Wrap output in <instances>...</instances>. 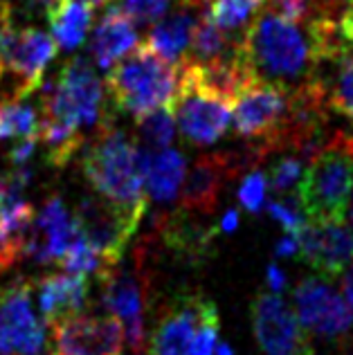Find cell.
<instances>
[{"label": "cell", "mask_w": 353, "mask_h": 355, "mask_svg": "<svg viewBox=\"0 0 353 355\" xmlns=\"http://www.w3.org/2000/svg\"><path fill=\"white\" fill-rule=\"evenodd\" d=\"M266 191H268V178L261 171H252L243 180V184H241L239 200L248 211L257 214L266 205Z\"/></svg>", "instance_id": "33"}, {"label": "cell", "mask_w": 353, "mask_h": 355, "mask_svg": "<svg viewBox=\"0 0 353 355\" xmlns=\"http://www.w3.org/2000/svg\"><path fill=\"white\" fill-rule=\"evenodd\" d=\"M74 223H77L79 236L97 252L108 270L119 266L128 241L137 230L99 196H88L79 202Z\"/></svg>", "instance_id": "12"}, {"label": "cell", "mask_w": 353, "mask_h": 355, "mask_svg": "<svg viewBox=\"0 0 353 355\" xmlns=\"http://www.w3.org/2000/svg\"><path fill=\"white\" fill-rule=\"evenodd\" d=\"M250 317L264 355H315L309 331L282 295L259 293L250 306Z\"/></svg>", "instance_id": "10"}, {"label": "cell", "mask_w": 353, "mask_h": 355, "mask_svg": "<svg viewBox=\"0 0 353 355\" xmlns=\"http://www.w3.org/2000/svg\"><path fill=\"white\" fill-rule=\"evenodd\" d=\"M7 3L12 7V12L18 21H21V18L39 21V18H50L54 7L59 5V0H7Z\"/></svg>", "instance_id": "34"}, {"label": "cell", "mask_w": 353, "mask_h": 355, "mask_svg": "<svg viewBox=\"0 0 353 355\" xmlns=\"http://www.w3.org/2000/svg\"><path fill=\"white\" fill-rule=\"evenodd\" d=\"M81 169L101 200L137 227L146 211V191L140 166V148L124 130L106 119L83 148Z\"/></svg>", "instance_id": "3"}, {"label": "cell", "mask_w": 353, "mask_h": 355, "mask_svg": "<svg viewBox=\"0 0 353 355\" xmlns=\"http://www.w3.org/2000/svg\"><path fill=\"white\" fill-rule=\"evenodd\" d=\"M209 324H221L216 304L198 291L178 293L157 313L153 329L148 333L146 353L191 355L198 333Z\"/></svg>", "instance_id": "7"}, {"label": "cell", "mask_w": 353, "mask_h": 355, "mask_svg": "<svg viewBox=\"0 0 353 355\" xmlns=\"http://www.w3.org/2000/svg\"><path fill=\"white\" fill-rule=\"evenodd\" d=\"M264 5L266 0H212L205 16L218 30L239 36V32L261 12Z\"/></svg>", "instance_id": "25"}, {"label": "cell", "mask_w": 353, "mask_h": 355, "mask_svg": "<svg viewBox=\"0 0 353 355\" xmlns=\"http://www.w3.org/2000/svg\"><path fill=\"white\" fill-rule=\"evenodd\" d=\"M57 355H119L124 347L122 322L113 315H72L52 324Z\"/></svg>", "instance_id": "15"}, {"label": "cell", "mask_w": 353, "mask_h": 355, "mask_svg": "<svg viewBox=\"0 0 353 355\" xmlns=\"http://www.w3.org/2000/svg\"><path fill=\"white\" fill-rule=\"evenodd\" d=\"M79 3H86L90 7H99V5H106L108 0H79Z\"/></svg>", "instance_id": "42"}, {"label": "cell", "mask_w": 353, "mask_h": 355, "mask_svg": "<svg viewBox=\"0 0 353 355\" xmlns=\"http://www.w3.org/2000/svg\"><path fill=\"white\" fill-rule=\"evenodd\" d=\"M216 355H234V351H232L227 344H221V347H216Z\"/></svg>", "instance_id": "41"}, {"label": "cell", "mask_w": 353, "mask_h": 355, "mask_svg": "<svg viewBox=\"0 0 353 355\" xmlns=\"http://www.w3.org/2000/svg\"><path fill=\"white\" fill-rule=\"evenodd\" d=\"M45 324L32 308V284L18 282L0 288V355H41Z\"/></svg>", "instance_id": "11"}, {"label": "cell", "mask_w": 353, "mask_h": 355, "mask_svg": "<svg viewBox=\"0 0 353 355\" xmlns=\"http://www.w3.org/2000/svg\"><path fill=\"white\" fill-rule=\"evenodd\" d=\"M342 291H345V297L349 302V308L353 311V266H349L347 275H345V282H342Z\"/></svg>", "instance_id": "40"}, {"label": "cell", "mask_w": 353, "mask_h": 355, "mask_svg": "<svg viewBox=\"0 0 353 355\" xmlns=\"http://www.w3.org/2000/svg\"><path fill=\"white\" fill-rule=\"evenodd\" d=\"M200 12L196 7H191L187 3H182L178 9L171 14L157 21L151 32H148V39L146 45L151 48L153 52H157L164 61L169 63H180L187 54L191 39H193V32H196V25L200 21Z\"/></svg>", "instance_id": "21"}, {"label": "cell", "mask_w": 353, "mask_h": 355, "mask_svg": "<svg viewBox=\"0 0 353 355\" xmlns=\"http://www.w3.org/2000/svg\"><path fill=\"white\" fill-rule=\"evenodd\" d=\"M88 279L86 275L52 272L36 282V297L45 324H57L72 315L83 313L88 304Z\"/></svg>", "instance_id": "19"}, {"label": "cell", "mask_w": 353, "mask_h": 355, "mask_svg": "<svg viewBox=\"0 0 353 355\" xmlns=\"http://www.w3.org/2000/svg\"><path fill=\"white\" fill-rule=\"evenodd\" d=\"M275 252H277V254H279V257H291V254H297V239L286 234L279 243H277Z\"/></svg>", "instance_id": "38"}, {"label": "cell", "mask_w": 353, "mask_h": 355, "mask_svg": "<svg viewBox=\"0 0 353 355\" xmlns=\"http://www.w3.org/2000/svg\"><path fill=\"white\" fill-rule=\"evenodd\" d=\"M0 272H3V266H0Z\"/></svg>", "instance_id": "44"}, {"label": "cell", "mask_w": 353, "mask_h": 355, "mask_svg": "<svg viewBox=\"0 0 353 355\" xmlns=\"http://www.w3.org/2000/svg\"><path fill=\"white\" fill-rule=\"evenodd\" d=\"M39 137V113L23 101H0V139Z\"/></svg>", "instance_id": "28"}, {"label": "cell", "mask_w": 353, "mask_h": 355, "mask_svg": "<svg viewBox=\"0 0 353 355\" xmlns=\"http://www.w3.org/2000/svg\"><path fill=\"white\" fill-rule=\"evenodd\" d=\"M57 52L59 45L50 34L21 25L7 0H0V101H23L41 88Z\"/></svg>", "instance_id": "6"}, {"label": "cell", "mask_w": 353, "mask_h": 355, "mask_svg": "<svg viewBox=\"0 0 353 355\" xmlns=\"http://www.w3.org/2000/svg\"><path fill=\"white\" fill-rule=\"evenodd\" d=\"M331 61L336 65V74L331 83L324 81L329 106L353 121V48H345Z\"/></svg>", "instance_id": "26"}, {"label": "cell", "mask_w": 353, "mask_h": 355, "mask_svg": "<svg viewBox=\"0 0 353 355\" xmlns=\"http://www.w3.org/2000/svg\"><path fill=\"white\" fill-rule=\"evenodd\" d=\"M268 214L279 223V225L284 227V232L288 236H297L300 234V230L304 227V211L300 207V202H297L295 198H288V200H273L268 202Z\"/></svg>", "instance_id": "32"}, {"label": "cell", "mask_w": 353, "mask_h": 355, "mask_svg": "<svg viewBox=\"0 0 353 355\" xmlns=\"http://www.w3.org/2000/svg\"><path fill=\"white\" fill-rule=\"evenodd\" d=\"M196 214H187L182 211L175 214L173 218H169L164 230L166 236V245H169L175 254L187 257V259H203L207 254L209 243L214 241V236L218 234L216 227H203L193 220Z\"/></svg>", "instance_id": "24"}, {"label": "cell", "mask_w": 353, "mask_h": 355, "mask_svg": "<svg viewBox=\"0 0 353 355\" xmlns=\"http://www.w3.org/2000/svg\"><path fill=\"white\" fill-rule=\"evenodd\" d=\"M59 266L66 270V272H72V275H97V277H101L108 270L97 252L79 236V232H77V236H74V241L68 245L66 254L59 259Z\"/></svg>", "instance_id": "29"}, {"label": "cell", "mask_w": 353, "mask_h": 355, "mask_svg": "<svg viewBox=\"0 0 353 355\" xmlns=\"http://www.w3.org/2000/svg\"><path fill=\"white\" fill-rule=\"evenodd\" d=\"M288 108H291V88L257 79L241 92L232 106L236 135L261 144L264 151L270 153L288 117Z\"/></svg>", "instance_id": "8"}, {"label": "cell", "mask_w": 353, "mask_h": 355, "mask_svg": "<svg viewBox=\"0 0 353 355\" xmlns=\"http://www.w3.org/2000/svg\"><path fill=\"white\" fill-rule=\"evenodd\" d=\"M232 178L225 153H207L193 162L187 182L182 184L180 209L207 216L216 209L225 180Z\"/></svg>", "instance_id": "18"}, {"label": "cell", "mask_w": 353, "mask_h": 355, "mask_svg": "<svg viewBox=\"0 0 353 355\" xmlns=\"http://www.w3.org/2000/svg\"><path fill=\"white\" fill-rule=\"evenodd\" d=\"M353 193V191H351ZM351 223H353V200H351Z\"/></svg>", "instance_id": "43"}, {"label": "cell", "mask_w": 353, "mask_h": 355, "mask_svg": "<svg viewBox=\"0 0 353 355\" xmlns=\"http://www.w3.org/2000/svg\"><path fill=\"white\" fill-rule=\"evenodd\" d=\"M293 299L302 326L320 338L336 340L353 329V311L349 304L320 277L302 279Z\"/></svg>", "instance_id": "13"}, {"label": "cell", "mask_w": 353, "mask_h": 355, "mask_svg": "<svg viewBox=\"0 0 353 355\" xmlns=\"http://www.w3.org/2000/svg\"><path fill=\"white\" fill-rule=\"evenodd\" d=\"M241 50L259 79L297 88L318 77L320 63L327 61L320 41L309 25L288 21L277 12L259 14L241 36Z\"/></svg>", "instance_id": "2"}, {"label": "cell", "mask_w": 353, "mask_h": 355, "mask_svg": "<svg viewBox=\"0 0 353 355\" xmlns=\"http://www.w3.org/2000/svg\"><path fill=\"white\" fill-rule=\"evenodd\" d=\"M338 32L342 36V41L353 48V0H349L345 12L340 14V21H338Z\"/></svg>", "instance_id": "36"}, {"label": "cell", "mask_w": 353, "mask_h": 355, "mask_svg": "<svg viewBox=\"0 0 353 355\" xmlns=\"http://www.w3.org/2000/svg\"><path fill=\"white\" fill-rule=\"evenodd\" d=\"M270 9L288 18V21L304 23L306 16H309V0H273Z\"/></svg>", "instance_id": "35"}, {"label": "cell", "mask_w": 353, "mask_h": 355, "mask_svg": "<svg viewBox=\"0 0 353 355\" xmlns=\"http://www.w3.org/2000/svg\"><path fill=\"white\" fill-rule=\"evenodd\" d=\"M140 148V166L144 178V191L155 202H171L180 191L184 178V157L175 148H160V151H146Z\"/></svg>", "instance_id": "22"}, {"label": "cell", "mask_w": 353, "mask_h": 355, "mask_svg": "<svg viewBox=\"0 0 353 355\" xmlns=\"http://www.w3.org/2000/svg\"><path fill=\"white\" fill-rule=\"evenodd\" d=\"M104 286V302L108 315L117 317L124 329V342L133 351L144 347V295L146 282L131 270L110 268L104 275L97 277Z\"/></svg>", "instance_id": "16"}, {"label": "cell", "mask_w": 353, "mask_h": 355, "mask_svg": "<svg viewBox=\"0 0 353 355\" xmlns=\"http://www.w3.org/2000/svg\"><path fill=\"white\" fill-rule=\"evenodd\" d=\"M266 279H268V286H270V291L282 295L286 291V275L282 272L279 268H277L275 263L268 266V272H266Z\"/></svg>", "instance_id": "37"}, {"label": "cell", "mask_w": 353, "mask_h": 355, "mask_svg": "<svg viewBox=\"0 0 353 355\" xmlns=\"http://www.w3.org/2000/svg\"><path fill=\"white\" fill-rule=\"evenodd\" d=\"M48 21L54 34L52 39L57 41L59 48L72 52L86 41L92 23V7L79 0H59Z\"/></svg>", "instance_id": "23"}, {"label": "cell", "mask_w": 353, "mask_h": 355, "mask_svg": "<svg viewBox=\"0 0 353 355\" xmlns=\"http://www.w3.org/2000/svg\"><path fill=\"white\" fill-rule=\"evenodd\" d=\"M353 191V135L322 139L297 184V202L311 223H345Z\"/></svg>", "instance_id": "4"}, {"label": "cell", "mask_w": 353, "mask_h": 355, "mask_svg": "<svg viewBox=\"0 0 353 355\" xmlns=\"http://www.w3.org/2000/svg\"><path fill=\"white\" fill-rule=\"evenodd\" d=\"M135 128L137 137H140V146L146 148V151L166 148L175 135V117L171 106L155 108L142 117H135Z\"/></svg>", "instance_id": "27"}, {"label": "cell", "mask_w": 353, "mask_h": 355, "mask_svg": "<svg viewBox=\"0 0 353 355\" xmlns=\"http://www.w3.org/2000/svg\"><path fill=\"white\" fill-rule=\"evenodd\" d=\"M39 142L52 166H66L83 144V128L104 124L106 92L95 65L72 57L45 83L39 97Z\"/></svg>", "instance_id": "1"}, {"label": "cell", "mask_w": 353, "mask_h": 355, "mask_svg": "<svg viewBox=\"0 0 353 355\" xmlns=\"http://www.w3.org/2000/svg\"><path fill=\"white\" fill-rule=\"evenodd\" d=\"M236 225H239V211L236 209H230L227 214H225V218L221 220V232H234L236 230Z\"/></svg>", "instance_id": "39"}, {"label": "cell", "mask_w": 353, "mask_h": 355, "mask_svg": "<svg viewBox=\"0 0 353 355\" xmlns=\"http://www.w3.org/2000/svg\"><path fill=\"white\" fill-rule=\"evenodd\" d=\"M232 101L200 88L180 72L178 95L171 110L184 142L193 146H209L227 133L232 119Z\"/></svg>", "instance_id": "9"}, {"label": "cell", "mask_w": 353, "mask_h": 355, "mask_svg": "<svg viewBox=\"0 0 353 355\" xmlns=\"http://www.w3.org/2000/svg\"><path fill=\"white\" fill-rule=\"evenodd\" d=\"M297 254L324 282H333L353 263V232L345 223H304Z\"/></svg>", "instance_id": "14"}, {"label": "cell", "mask_w": 353, "mask_h": 355, "mask_svg": "<svg viewBox=\"0 0 353 355\" xmlns=\"http://www.w3.org/2000/svg\"><path fill=\"white\" fill-rule=\"evenodd\" d=\"M137 43V32L133 21L124 12H119L115 5L106 9V14L99 18L97 27L92 30L90 39V57L92 63L101 70H110L124 57L128 50H133Z\"/></svg>", "instance_id": "20"}, {"label": "cell", "mask_w": 353, "mask_h": 355, "mask_svg": "<svg viewBox=\"0 0 353 355\" xmlns=\"http://www.w3.org/2000/svg\"><path fill=\"white\" fill-rule=\"evenodd\" d=\"M74 236H77L74 216L59 196H52L43 205V209L34 214L25 257H32L39 263H52V261L59 263V259L66 254Z\"/></svg>", "instance_id": "17"}, {"label": "cell", "mask_w": 353, "mask_h": 355, "mask_svg": "<svg viewBox=\"0 0 353 355\" xmlns=\"http://www.w3.org/2000/svg\"><path fill=\"white\" fill-rule=\"evenodd\" d=\"M171 0H115V7L124 12L133 23H155L166 12Z\"/></svg>", "instance_id": "31"}, {"label": "cell", "mask_w": 353, "mask_h": 355, "mask_svg": "<svg viewBox=\"0 0 353 355\" xmlns=\"http://www.w3.org/2000/svg\"><path fill=\"white\" fill-rule=\"evenodd\" d=\"M178 83L180 65L164 61L146 43L119 59L106 77L110 106L133 117L171 106L178 95Z\"/></svg>", "instance_id": "5"}, {"label": "cell", "mask_w": 353, "mask_h": 355, "mask_svg": "<svg viewBox=\"0 0 353 355\" xmlns=\"http://www.w3.org/2000/svg\"><path fill=\"white\" fill-rule=\"evenodd\" d=\"M304 175V157L300 155H284L279 157L268 171V189L273 193H288L300 184Z\"/></svg>", "instance_id": "30"}]
</instances>
